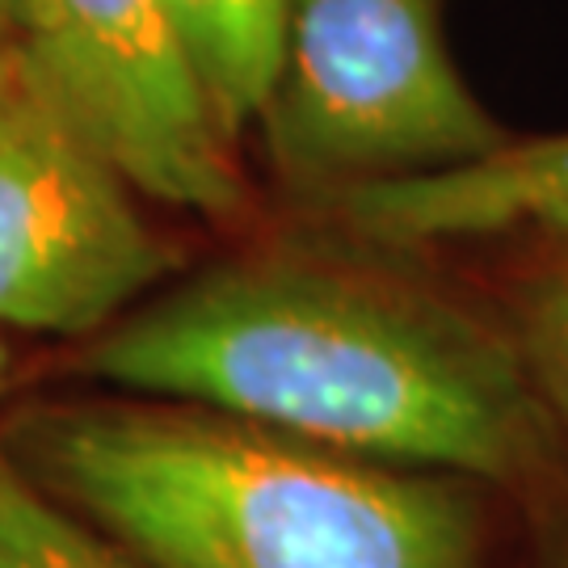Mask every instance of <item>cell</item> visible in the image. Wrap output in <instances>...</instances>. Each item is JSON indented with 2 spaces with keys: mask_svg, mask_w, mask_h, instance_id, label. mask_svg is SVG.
Wrapping results in <instances>:
<instances>
[{
  "mask_svg": "<svg viewBox=\"0 0 568 568\" xmlns=\"http://www.w3.org/2000/svg\"><path fill=\"white\" fill-rule=\"evenodd\" d=\"M4 447L148 568H480L464 476L384 464L194 405H51Z\"/></svg>",
  "mask_w": 568,
  "mask_h": 568,
  "instance_id": "obj_2",
  "label": "cell"
},
{
  "mask_svg": "<svg viewBox=\"0 0 568 568\" xmlns=\"http://www.w3.org/2000/svg\"><path fill=\"white\" fill-rule=\"evenodd\" d=\"M551 253L523 286L518 349L551 426L568 434V241H548Z\"/></svg>",
  "mask_w": 568,
  "mask_h": 568,
  "instance_id": "obj_9",
  "label": "cell"
},
{
  "mask_svg": "<svg viewBox=\"0 0 568 568\" xmlns=\"http://www.w3.org/2000/svg\"><path fill=\"white\" fill-rule=\"evenodd\" d=\"M333 220L384 248L539 236L568 241V131L514 140L480 161L345 190L328 199Z\"/></svg>",
  "mask_w": 568,
  "mask_h": 568,
  "instance_id": "obj_6",
  "label": "cell"
},
{
  "mask_svg": "<svg viewBox=\"0 0 568 568\" xmlns=\"http://www.w3.org/2000/svg\"><path fill=\"white\" fill-rule=\"evenodd\" d=\"M0 81H18V30L9 0H0Z\"/></svg>",
  "mask_w": 568,
  "mask_h": 568,
  "instance_id": "obj_10",
  "label": "cell"
},
{
  "mask_svg": "<svg viewBox=\"0 0 568 568\" xmlns=\"http://www.w3.org/2000/svg\"><path fill=\"white\" fill-rule=\"evenodd\" d=\"M450 0H291L283 63L257 126L295 190H345L447 173L497 152L447 42Z\"/></svg>",
  "mask_w": 568,
  "mask_h": 568,
  "instance_id": "obj_3",
  "label": "cell"
},
{
  "mask_svg": "<svg viewBox=\"0 0 568 568\" xmlns=\"http://www.w3.org/2000/svg\"><path fill=\"white\" fill-rule=\"evenodd\" d=\"M13 375H18V358H13V345H9V337L0 333V396L9 392Z\"/></svg>",
  "mask_w": 568,
  "mask_h": 568,
  "instance_id": "obj_12",
  "label": "cell"
},
{
  "mask_svg": "<svg viewBox=\"0 0 568 568\" xmlns=\"http://www.w3.org/2000/svg\"><path fill=\"white\" fill-rule=\"evenodd\" d=\"M0 568H148L55 501L0 438Z\"/></svg>",
  "mask_w": 568,
  "mask_h": 568,
  "instance_id": "obj_8",
  "label": "cell"
},
{
  "mask_svg": "<svg viewBox=\"0 0 568 568\" xmlns=\"http://www.w3.org/2000/svg\"><path fill=\"white\" fill-rule=\"evenodd\" d=\"M102 152L26 98L0 135V333L89 337L161 283L173 248Z\"/></svg>",
  "mask_w": 568,
  "mask_h": 568,
  "instance_id": "obj_5",
  "label": "cell"
},
{
  "mask_svg": "<svg viewBox=\"0 0 568 568\" xmlns=\"http://www.w3.org/2000/svg\"><path fill=\"white\" fill-rule=\"evenodd\" d=\"M26 84L21 81H0V135L9 131V122L21 114V105H26Z\"/></svg>",
  "mask_w": 568,
  "mask_h": 568,
  "instance_id": "obj_11",
  "label": "cell"
},
{
  "mask_svg": "<svg viewBox=\"0 0 568 568\" xmlns=\"http://www.w3.org/2000/svg\"><path fill=\"white\" fill-rule=\"evenodd\" d=\"M224 126H257L283 63L291 0H164Z\"/></svg>",
  "mask_w": 568,
  "mask_h": 568,
  "instance_id": "obj_7",
  "label": "cell"
},
{
  "mask_svg": "<svg viewBox=\"0 0 568 568\" xmlns=\"http://www.w3.org/2000/svg\"><path fill=\"white\" fill-rule=\"evenodd\" d=\"M18 81L140 194L227 220L244 206L224 126L164 0H9Z\"/></svg>",
  "mask_w": 568,
  "mask_h": 568,
  "instance_id": "obj_4",
  "label": "cell"
},
{
  "mask_svg": "<svg viewBox=\"0 0 568 568\" xmlns=\"http://www.w3.org/2000/svg\"><path fill=\"white\" fill-rule=\"evenodd\" d=\"M81 366L135 396L464 480L509 485L548 455L551 417L514 337L333 257L206 270L102 328Z\"/></svg>",
  "mask_w": 568,
  "mask_h": 568,
  "instance_id": "obj_1",
  "label": "cell"
}]
</instances>
